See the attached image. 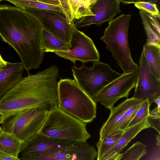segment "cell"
Returning a JSON list of instances; mask_svg holds the SVG:
<instances>
[{
	"instance_id": "e0dca14e",
	"label": "cell",
	"mask_w": 160,
	"mask_h": 160,
	"mask_svg": "<svg viewBox=\"0 0 160 160\" xmlns=\"http://www.w3.org/2000/svg\"><path fill=\"white\" fill-rule=\"evenodd\" d=\"M23 68L22 62H7L0 71V97L21 79Z\"/></svg>"
},
{
	"instance_id": "4316f807",
	"label": "cell",
	"mask_w": 160,
	"mask_h": 160,
	"mask_svg": "<svg viewBox=\"0 0 160 160\" xmlns=\"http://www.w3.org/2000/svg\"><path fill=\"white\" fill-rule=\"evenodd\" d=\"M150 105L148 98L143 101L127 128L136 124L147 118L149 115Z\"/></svg>"
},
{
	"instance_id": "7a4b0ae2",
	"label": "cell",
	"mask_w": 160,
	"mask_h": 160,
	"mask_svg": "<svg viewBox=\"0 0 160 160\" xmlns=\"http://www.w3.org/2000/svg\"><path fill=\"white\" fill-rule=\"evenodd\" d=\"M59 70L53 66L21 79L0 97V123L16 112L39 108L49 111L58 106Z\"/></svg>"
},
{
	"instance_id": "5bb4252c",
	"label": "cell",
	"mask_w": 160,
	"mask_h": 160,
	"mask_svg": "<svg viewBox=\"0 0 160 160\" xmlns=\"http://www.w3.org/2000/svg\"><path fill=\"white\" fill-rule=\"evenodd\" d=\"M75 142L55 139L39 132L24 142L20 153L22 155L49 153L64 148Z\"/></svg>"
},
{
	"instance_id": "74e56055",
	"label": "cell",
	"mask_w": 160,
	"mask_h": 160,
	"mask_svg": "<svg viewBox=\"0 0 160 160\" xmlns=\"http://www.w3.org/2000/svg\"><path fill=\"white\" fill-rule=\"evenodd\" d=\"M2 1L1 0H0V3ZM1 5L0 4V6H1Z\"/></svg>"
},
{
	"instance_id": "8992f818",
	"label": "cell",
	"mask_w": 160,
	"mask_h": 160,
	"mask_svg": "<svg viewBox=\"0 0 160 160\" xmlns=\"http://www.w3.org/2000/svg\"><path fill=\"white\" fill-rule=\"evenodd\" d=\"M48 110L36 108L12 113L3 121V131L12 133L26 142L39 132L47 115Z\"/></svg>"
},
{
	"instance_id": "2e32d148",
	"label": "cell",
	"mask_w": 160,
	"mask_h": 160,
	"mask_svg": "<svg viewBox=\"0 0 160 160\" xmlns=\"http://www.w3.org/2000/svg\"><path fill=\"white\" fill-rule=\"evenodd\" d=\"M138 99L133 97L127 99L110 110L108 119L101 128L99 140H102L110 134L112 130L121 122L126 111Z\"/></svg>"
},
{
	"instance_id": "d6a6232c",
	"label": "cell",
	"mask_w": 160,
	"mask_h": 160,
	"mask_svg": "<svg viewBox=\"0 0 160 160\" xmlns=\"http://www.w3.org/2000/svg\"><path fill=\"white\" fill-rule=\"evenodd\" d=\"M7 62L4 61L2 58L0 53V71L7 65Z\"/></svg>"
},
{
	"instance_id": "d4e9b609",
	"label": "cell",
	"mask_w": 160,
	"mask_h": 160,
	"mask_svg": "<svg viewBox=\"0 0 160 160\" xmlns=\"http://www.w3.org/2000/svg\"><path fill=\"white\" fill-rule=\"evenodd\" d=\"M143 101L142 100L138 99L137 101L127 110L125 113L121 122L112 130L110 134L116 131H124L127 128L129 123Z\"/></svg>"
},
{
	"instance_id": "52a82bcc",
	"label": "cell",
	"mask_w": 160,
	"mask_h": 160,
	"mask_svg": "<svg viewBox=\"0 0 160 160\" xmlns=\"http://www.w3.org/2000/svg\"><path fill=\"white\" fill-rule=\"evenodd\" d=\"M88 67L84 63L79 67H72V75L78 84L92 99L103 88L121 76L109 65L99 61Z\"/></svg>"
},
{
	"instance_id": "e575fe53",
	"label": "cell",
	"mask_w": 160,
	"mask_h": 160,
	"mask_svg": "<svg viewBox=\"0 0 160 160\" xmlns=\"http://www.w3.org/2000/svg\"><path fill=\"white\" fill-rule=\"evenodd\" d=\"M94 0H85L86 3L89 6L93 2Z\"/></svg>"
},
{
	"instance_id": "277c9868",
	"label": "cell",
	"mask_w": 160,
	"mask_h": 160,
	"mask_svg": "<svg viewBox=\"0 0 160 160\" xmlns=\"http://www.w3.org/2000/svg\"><path fill=\"white\" fill-rule=\"evenodd\" d=\"M131 16L122 14L109 22L100 38L124 73L137 70L139 68L132 59L128 43V30Z\"/></svg>"
},
{
	"instance_id": "4fadbf2b",
	"label": "cell",
	"mask_w": 160,
	"mask_h": 160,
	"mask_svg": "<svg viewBox=\"0 0 160 160\" xmlns=\"http://www.w3.org/2000/svg\"><path fill=\"white\" fill-rule=\"evenodd\" d=\"M119 0H94L89 6L92 15L77 20L76 28L109 22L121 12Z\"/></svg>"
},
{
	"instance_id": "ffe728a7",
	"label": "cell",
	"mask_w": 160,
	"mask_h": 160,
	"mask_svg": "<svg viewBox=\"0 0 160 160\" xmlns=\"http://www.w3.org/2000/svg\"><path fill=\"white\" fill-rule=\"evenodd\" d=\"M142 51L151 72L160 80V46L146 43Z\"/></svg>"
},
{
	"instance_id": "f1b7e54d",
	"label": "cell",
	"mask_w": 160,
	"mask_h": 160,
	"mask_svg": "<svg viewBox=\"0 0 160 160\" xmlns=\"http://www.w3.org/2000/svg\"><path fill=\"white\" fill-rule=\"evenodd\" d=\"M148 120L150 127L155 129L160 134V118H151L148 117Z\"/></svg>"
},
{
	"instance_id": "44dd1931",
	"label": "cell",
	"mask_w": 160,
	"mask_h": 160,
	"mask_svg": "<svg viewBox=\"0 0 160 160\" xmlns=\"http://www.w3.org/2000/svg\"><path fill=\"white\" fill-rule=\"evenodd\" d=\"M41 43L44 52L68 51L70 49L67 44L43 28L41 31Z\"/></svg>"
},
{
	"instance_id": "1f68e13d",
	"label": "cell",
	"mask_w": 160,
	"mask_h": 160,
	"mask_svg": "<svg viewBox=\"0 0 160 160\" xmlns=\"http://www.w3.org/2000/svg\"><path fill=\"white\" fill-rule=\"evenodd\" d=\"M21 159L14 156L8 155L0 157V160H20Z\"/></svg>"
},
{
	"instance_id": "cb8c5ba5",
	"label": "cell",
	"mask_w": 160,
	"mask_h": 160,
	"mask_svg": "<svg viewBox=\"0 0 160 160\" xmlns=\"http://www.w3.org/2000/svg\"><path fill=\"white\" fill-rule=\"evenodd\" d=\"M147 153L144 144L137 141L124 152L120 153L117 160H138Z\"/></svg>"
},
{
	"instance_id": "3957f363",
	"label": "cell",
	"mask_w": 160,
	"mask_h": 160,
	"mask_svg": "<svg viewBox=\"0 0 160 160\" xmlns=\"http://www.w3.org/2000/svg\"><path fill=\"white\" fill-rule=\"evenodd\" d=\"M58 106L63 111L87 123L96 118V103L75 79L58 82Z\"/></svg>"
},
{
	"instance_id": "d6986e66",
	"label": "cell",
	"mask_w": 160,
	"mask_h": 160,
	"mask_svg": "<svg viewBox=\"0 0 160 160\" xmlns=\"http://www.w3.org/2000/svg\"><path fill=\"white\" fill-rule=\"evenodd\" d=\"M24 143L12 133L2 130L0 134V150L8 155L18 158Z\"/></svg>"
},
{
	"instance_id": "9a60e30c",
	"label": "cell",
	"mask_w": 160,
	"mask_h": 160,
	"mask_svg": "<svg viewBox=\"0 0 160 160\" xmlns=\"http://www.w3.org/2000/svg\"><path fill=\"white\" fill-rule=\"evenodd\" d=\"M150 127L148 118L140 122L127 128L123 131L116 143L100 160H117L118 155L128 144L143 129Z\"/></svg>"
},
{
	"instance_id": "836d02e7",
	"label": "cell",
	"mask_w": 160,
	"mask_h": 160,
	"mask_svg": "<svg viewBox=\"0 0 160 160\" xmlns=\"http://www.w3.org/2000/svg\"><path fill=\"white\" fill-rule=\"evenodd\" d=\"M157 145L160 146V134L156 135Z\"/></svg>"
},
{
	"instance_id": "83f0119b",
	"label": "cell",
	"mask_w": 160,
	"mask_h": 160,
	"mask_svg": "<svg viewBox=\"0 0 160 160\" xmlns=\"http://www.w3.org/2000/svg\"><path fill=\"white\" fill-rule=\"evenodd\" d=\"M135 7L148 14L160 19V13L156 4L148 2H139L134 3Z\"/></svg>"
},
{
	"instance_id": "ba28073f",
	"label": "cell",
	"mask_w": 160,
	"mask_h": 160,
	"mask_svg": "<svg viewBox=\"0 0 160 160\" xmlns=\"http://www.w3.org/2000/svg\"><path fill=\"white\" fill-rule=\"evenodd\" d=\"M35 18L43 28L61 40L70 47L74 27V20L70 23L63 12L51 10L34 8L23 9Z\"/></svg>"
},
{
	"instance_id": "5b68a950",
	"label": "cell",
	"mask_w": 160,
	"mask_h": 160,
	"mask_svg": "<svg viewBox=\"0 0 160 160\" xmlns=\"http://www.w3.org/2000/svg\"><path fill=\"white\" fill-rule=\"evenodd\" d=\"M87 124L57 106L48 111L39 132L61 140L85 142L91 137Z\"/></svg>"
},
{
	"instance_id": "8d00e7d4",
	"label": "cell",
	"mask_w": 160,
	"mask_h": 160,
	"mask_svg": "<svg viewBox=\"0 0 160 160\" xmlns=\"http://www.w3.org/2000/svg\"><path fill=\"white\" fill-rule=\"evenodd\" d=\"M2 127L0 126V134L2 132Z\"/></svg>"
},
{
	"instance_id": "484cf974",
	"label": "cell",
	"mask_w": 160,
	"mask_h": 160,
	"mask_svg": "<svg viewBox=\"0 0 160 160\" xmlns=\"http://www.w3.org/2000/svg\"><path fill=\"white\" fill-rule=\"evenodd\" d=\"M72 9L74 14V19L77 20L92 15L90 7L85 0H73Z\"/></svg>"
},
{
	"instance_id": "6da1fadb",
	"label": "cell",
	"mask_w": 160,
	"mask_h": 160,
	"mask_svg": "<svg viewBox=\"0 0 160 160\" xmlns=\"http://www.w3.org/2000/svg\"><path fill=\"white\" fill-rule=\"evenodd\" d=\"M42 28L35 18L21 8L0 6V36L16 51L27 71L39 68L44 59Z\"/></svg>"
},
{
	"instance_id": "30bf717a",
	"label": "cell",
	"mask_w": 160,
	"mask_h": 160,
	"mask_svg": "<svg viewBox=\"0 0 160 160\" xmlns=\"http://www.w3.org/2000/svg\"><path fill=\"white\" fill-rule=\"evenodd\" d=\"M54 53L74 64L77 60L84 63L99 61V53L92 40L83 32L78 30L75 26L71 38L69 50Z\"/></svg>"
},
{
	"instance_id": "7402d4cb",
	"label": "cell",
	"mask_w": 160,
	"mask_h": 160,
	"mask_svg": "<svg viewBox=\"0 0 160 160\" xmlns=\"http://www.w3.org/2000/svg\"><path fill=\"white\" fill-rule=\"evenodd\" d=\"M8 1L15 7L23 10L26 8H34L51 10L63 12L61 6L51 5L44 2L40 0H2Z\"/></svg>"
},
{
	"instance_id": "8fae6325",
	"label": "cell",
	"mask_w": 160,
	"mask_h": 160,
	"mask_svg": "<svg viewBox=\"0 0 160 160\" xmlns=\"http://www.w3.org/2000/svg\"><path fill=\"white\" fill-rule=\"evenodd\" d=\"M97 152L93 146L85 142H75L57 151L40 154L22 155L23 160H94Z\"/></svg>"
},
{
	"instance_id": "d590c367",
	"label": "cell",
	"mask_w": 160,
	"mask_h": 160,
	"mask_svg": "<svg viewBox=\"0 0 160 160\" xmlns=\"http://www.w3.org/2000/svg\"><path fill=\"white\" fill-rule=\"evenodd\" d=\"M8 155H8V154L6 153H5L0 150V157H1V156H3Z\"/></svg>"
},
{
	"instance_id": "603a6c76",
	"label": "cell",
	"mask_w": 160,
	"mask_h": 160,
	"mask_svg": "<svg viewBox=\"0 0 160 160\" xmlns=\"http://www.w3.org/2000/svg\"><path fill=\"white\" fill-rule=\"evenodd\" d=\"M123 131H115L102 140H99L96 143L97 156V160H100L102 157L117 142Z\"/></svg>"
},
{
	"instance_id": "7c38bea8",
	"label": "cell",
	"mask_w": 160,
	"mask_h": 160,
	"mask_svg": "<svg viewBox=\"0 0 160 160\" xmlns=\"http://www.w3.org/2000/svg\"><path fill=\"white\" fill-rule=\"evenodd\" d=\"M160 95V80L149 69L142 51L140 60L137 81L132 97L145 101L148 98L150 105Z\"/></svg>"
},
{
	"instance_id": "f35d334b",
	"label": "cell",
	"mask_w": 160,
	"mask_h": 160,
	"mask_svg": "<svg viewBox=\"0 0 160 160\" xmlns=\"http://www.w3.org/2000/svg\"><path fill=\"white\" fill-rule=\"evenodd\" d=\"M2 1V0H1Z\"/></svg>"
},
{
	"instance_id": "ac0fdd59",
	"label": "cell",
	"mask_w": 160,
	"mask_h": 160,
	"mask_svg": "<svg viewBox=\"0 0 160 160\" xmlns=\"http://www.w3.org/2000/svg\"><path fill=\"white\" fill-rule=\"evenodd\" d=\"M139 14L147 36L146 43L160 46V26L157 18L142 10Z\"/></svg>"
},
{
	"instance_id": "9c48e42d",
	"label": "cell",
	"mask_w": 160,
	"mask_h": 160,
	"mask_svg": "<svg viewBox=\"0 0 160 160\" xmlns=\"http://www.w3.org/2000/svg\"><path fill=\"white\" fill-rule=\"evenodd\" d=\"M138 69L124 73L103 88L93 98L97 103H99L110 110L119 99L128 98L131 90L135 87L138 77Z\"/></svg>"
},
{
	"instance_id": "4dcf8cb0",
	"label": "cell",
	"mask_w": 160,
	"mask_h": 160,
	"mask_svg": "<svg viewBox=\"0 0 160 160\" xmlns=\"http://www.w3.org/2000/svg\"><path fill=\"white\" fill-rule=\"evenodd\" d=\"M41 1L51 5L57 6H61L59 0H40Z\"/></svg>"
},
{
	"instance_id": "f546056e",
	"label": "cell",
	"mask_w": 160,
	"mask_h": 160,
	"mask_svg": "<svg viewBox=\"0 0 160 160\" xmlns=\"http://www.w3.org/2000/svg\"><path fill=\"white\" fill-rule=\"evenodd\" d=\"M120 2L125 4L135 3L139 2H148L156 4L159 3L160 0H119Z\"/></svg>"
}]
</instances>
